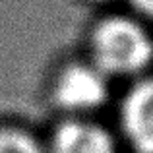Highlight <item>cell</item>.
<instances>
[{
    "label": "cell",
    "mask_w": 153,
    "mask_h": 153,
    "mask_svg": "<svg viewBox=\"0 0 153 153\" xmlns=\"http://www.w3.org/2000/svg\"><path fill=\"white\" fill-rule=\"evenodd\" d=\"M93 52L101 72L132 74L146 66L153 56V45L146 31L128 19H107L97 27Z\"/></svg>",
    "instance_id": "obj_1"
},
{
    "label": "cell",
    "mask_w": 153,
    "mask_h": 153,
    "mask_svg": "<svg viewBox=\"0 0 153 153\" xmlns=\"http://www.w3.org/2000/svg\"><path fill=\"white\" fill-rule=\"evenodd\" d=\"M56 101L72 111H91L103 105L107 82L99 68L70 66L56 82Z\"/></svg>",
    "instance_id": "obj_2"
},
{
    "label": "cell",
    "mask_w": 153,
    "mask_h": 153,
    "mask_svg": "<svg viewBox=\"0 0 153 153\" xmlns=\"http://www.w3.org/2000/svg\"><path fill=\"white\" fill-rule=\"evenodd\" d=\"M124 132L142 153H153V79L130 91L122 107Z\"/></svg>",
    "instance_id": "obj_3"
},
{
    "label": "cell",
    "mask_w": 153,
    "mask_h": 153,
    "mask_svg": "<svg viewBox=\"0 0 153 153\" xmlns=\"http://www.w3.org/2000/svg\"><path fill=\"white\" fill-rule=\"evenodd\" d=\"M54 153H114L108 134L85 122H68L54 134Z\"/></svg>",
    "instance_id": "obj_4"
},
{
    "label": "cell",
    "mask_w": 153,
    "mask_h": 153,
    "mask_svg": "<svg viewBox=\"0 0 153 153\" xmlns=\"http://www.w3.org/2000/svg\"><path fill=\"white\" fill-rule=\"evenodd\" d=\"M0 153H43L35 140L22 132H0Z\"/></svg>",
    "instance_id": "obj_5"
},
{
    "label": "cell",
    "mask_w": 153,
    "mask_h": 153,
    "mask_svg": "<svg viewBox=\"0 0 153 153\" xmlns=\"http://www.w3.org/2000/svg\"><path fill=\"white\" fill-rule=\"evenodd\" d=\"M132 2L136 4V8L140 12H143L146 16L153 18V0H132Z\"/></svg>",
    "instance_id": "obj_6"
}]
</instances>
